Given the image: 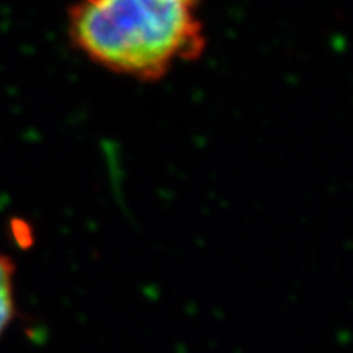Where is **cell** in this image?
<instances>
[{
    "mask_svg": "<svg viewBox=\"0 0 353 353\" xmlns=\"http://www.w3.org/2000/svg\"><path fill=\"white\" fill-rule=\"evenodd\" d=\"M203 0H76L68 34L76 50L108 72L157 82L205 52Z\"/></svg>",
    "mask_w": 353,
    "mask_h": 353,
    "instance_id": "6da1fadb",
    "label": "cell"
},
{
    "mask_svg": "<svg viewBox=\"0 0 353 353\" xmlns=\"http://www.w3.org/2000/svg\"><path fill=\"white\" fill-rule=\"evenodd\" d=\"M15 263L7 254L0 252V335L15 319Z\"/></svg>",
    "mask_w": 353,
    "mask_h": 353,
    "instance_id": "7a4b0ae2",
    "label": "cell"
}]
</instances>
